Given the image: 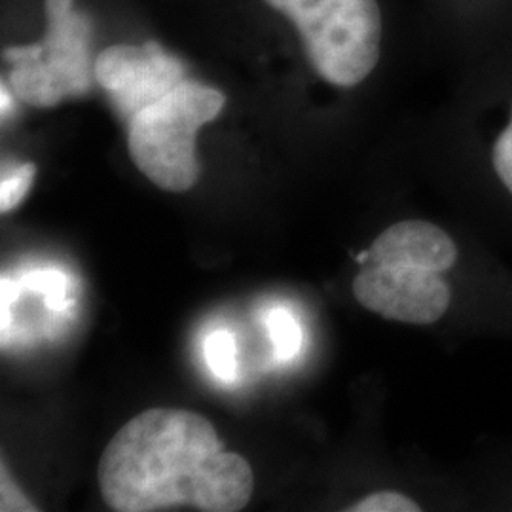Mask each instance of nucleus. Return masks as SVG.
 I'll list each match as a JSON object with an SVG mask.
<instances>
[{
	"label": "nucleus",
	"instance_id": "nucleus-1",
	"mask_svg": "<svg viewBox=\"0 0 512 512\" xmlns=\"http://www.w3.org/2000/svg\"><path fill=\"white\" fill-rule=\"evenodd\" d=\"M112 511L192 507L241 511L253 495L247 459L226 452L213 423L196 412L152 408L129 420L107 444L97 469Z\"/></svg>",
	"mask_w": 512,
	"mask_h": 512
},
{
	"label": "nucleus",
	"instance_id": "nucleus-2",
	"mask_svg": "<svg viewBox=\"0 0 512 512\" xmlns=\"http://www.w3.org/2000/svg\"><path fill=\"white\" fill-rule=\"evenodd\" d=\"M458 258L456 239L439 224L395 222L357 256L361 268L353 277V296L387 321L439 323L452 304L446 274L456 268Z\"/></svg>",
	"mask_w": 512,
	"mask_h": 512
},
{
	"label": "nucleus",
	"instance_id": "nucleus-3",
	"mask_svg": "<svg viewBox=\"0 0 512 512\" xmlns=\"http://www.w3.org/2000/svg\"><path fill=\"white\" fill-rule=\"evenodd\" d=\"M224 93L196 80H184L128 122L133 164L150 183L167 192H186L202 177L196 135L224 109Z\"/></svg>",
	"mask_w": 512,
	"mask_h": 512
},
{
	"label": "nucleus",
	"instance_id": "nucleus-4",
	"mask_svg": "<svg viewBox=\"0 0 512 512\" xmlns=\"http://www.w3.org/2000/svg\"><path fill=\"white\" fill-rule=\"evenodd\" d=\"M46 35L29 46L2 50L12 65L8 86L29 107L52 109L69 97H82L92 90L93 21L74 8V0L44 2Z\"/></svg>",
	"mask_w": 512,
	"mask_h": 512
},
{
	"label": "nucleus",
	"instance_id": "nucleus-5",
	"mask_svg": "<svg viewBox=\"0 0 512 512\" xmlns=\"http://www.w3.org/2000/svg\"><path fill=\"white\" fill-rule=\"evenodd\" d=\"M291 19L311 67L332 86L353 88L376 69L382 52L378 0H264Z\"/></svg>",
	"mask_w": 512,
	"mask_h": 512
},
{
	"label": "nucleus",
	"instance_id": "nucleus-6",
	"mask_svg": "<svg viewBox=\"0 0 512 512\" xmlns=\"http://www.w3.org/2000/svg\"><path fill=\"white\" fill-rule=\"evenodd\" d=\"M186 74L183 61L167 54L156 40L139 46L116 44L95 59V82L126 122L177 88Z\"/></svg>",
	"mask_w": 512,
	"mask_h": 512
},
{
	"label": "nucleus",
	"instance_id": "nucleus-7",
	"mask_svg": "<svg viewBox=\"0 0 512 512\" xmlns=\"http://www.w3.org/2000/svg\"><path fill=\"white\" fill-rule=\"evenodd\" d=\"M203 359L211 374L226 384L238 378V346L236 338L228 330L217 329L209 332L203 340Z\"/></svg>",
	"mask_w": 512,
	"mask_h": 512
},
{
	"label": "nucleus",
	"instance_id": "nucleus-8",
	"mask_svg": "<svg viewBox=\"0 0 512 512\" xmlns=\"http://www.w3.org/2000/svg\"><path fill=\"white\" fill-rule=\"evenodd\" d=\"M266 329L274 344L275 355L281 361H291L302 346V329L293 313L285 308H274L268 311Z\"/></svg>",
	"mask_w": 512,
	"mask_h": 512
},
{
	"label": "nucleus",
	"instance_id": "nucleus-9",
	"mask_svg": "<svg viewBox=\"0 0 512 512\" xmlns=\"http://www.w3.org/2000/svg\"><path fill=\"white\" fill-rule=\"evenodd\" d=\"M35 177H37V165L35 164H19L4 171L2 183H0V211L2 213L16 209L19 203L23 202Z\"/></svg>",
	"mask_w": 512,
	"mask_h": 512
},
{
	"label": "nucleus",
	"instance_id": "nucleus-10",
	"mask_svg": "<svg viewBox=\"0 0 512 512\" xmlns=\"http://www.w3.org/2000/svg\"><path fill=\"white\" fill-rule=\"evenodd\" d=\"M349 512H418L421 511L418 501L412 497L401 494V492H391V490H382L368 494L355 501Z\"/></svg>",
	"mask_w": 512,
	"mask_h": 512
},
{
	"label": "nucleus",
	"instance_id": "nucleus-11",
	"mask_svg": "<svg viewBox=\"0 0 512 512\" xmlns=\"http://www.w3.org/2000/svg\"><path fill=\"white\" fill-rule=\"evenodd\" d=\"M492 165L495 175L512 198V112L511 120L501 129L492 148Z\"/></svg>",
	"mask_w": 512,
	"mask_h": 512
},
{
	"label": "nucleus",
	"instance_id": "nucleus-12",
	"mask_svg": "<svg viewBox=\"0 0 512 512\" xmlns=\"http://www.w3.org/2000/svg\"><path fill=\"white\" fill-rule=\"evenodd\" d=\"M2 511H37L31 503L21 495L12 478L6 473L2 465Z\"/></svg>",
	"mask_w": 512,
	"mask_h": 512
}]
</instances>
